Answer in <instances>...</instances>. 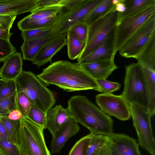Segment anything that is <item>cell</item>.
I'll return each mask as SVG.
<instances>
[{"mask_svg":"<svg viewBox=\"0 0 155 155\" xmlns=\"http://www.w3.org/2000/svg\"><path fill=\"white\" fill-rule=\"evenodd\" d=\"M37 76L45 85H54L67 92L93 89L101 92L96 80L78 63L57 61Z\"/></svg>","mask_w":155,"mask_h":155,"instance_id":"1","label":"cell"},{"mask_svg":"<svg viewBox=\"0 0 155 155\" xmlns=\"http://www.w3.org/2000/svg\"><path fill=\"white\" fill-rule=\"evenodd\" d=\"M68 103L69 116L88 129L91 134L108 136L113 133V119L86 97L72 96Z\"/></svg>","mask_w":155,"mask_h":155,"instance_id":"2","label":"cell"},{"mask_svg":"<svg viewBox=\"0 0 155 155\" xmlns=\"http://www.w3.org/2000/svg\"><path fill=\"white\" fill-rule=\"evenodd\" d=\"M15 80L17 93H24L32 106L46 113L55 104L56 100L53 92L31 71H22Z\"/></svg>","mask_w":155,"mask_h":155,"instance_id":"3","label":"cell"},{"mask_svg":"<svg viewBox=\"0 0 155 155\" xmlns=\"http://www.w3.org/2000/svg\"><path fill=\"white\" fill-rule=\"evenodd\" d=\"M102 0H64L60 7L57 18L52 26L54 36H66L72 26L82 22L85 16Z\"/></svg>","mask_w":155,"mask_h":155,"instance_id":"4","label":"cell"},{"mask_svg":"<svg viewBox=\"0 0 155 155\" xmlns=\"http://www.w3.org/2000/svg\"><path fill=\"white\" fill-rule=\"evenodd\" d=\"M124 89L121 95L129 104H135L149 112L146 78L142 66L139 63L125 66Z\"/></svg>","mask_w":155,"mask_h":155,"instance_id":"5","label":"cell"},{"mask_svg":"<svg viewBox=\"0 0 155 155\" xmlns=\"http://www.w3.org/2000/svg\"><path fill=\"white\" fill-rule=\"evenodd\" d=\"M44 130L27 118H22L18 145L20 155H51Z\"/></svg>","mask_w":155,"mask_h":155,"instance_id":"6","label":"cell"},{"mask_svg":"<svg viewBox=\"0 0 155 155\" xmlns=\"http://www.w3.org/2000/svg\"><path fill=\"white\" fill-rule=\"evenodd\" d=\"M113 9L88 25L85 46L77 59V61L91 52L114 29L120 18V12L114 11Z\"/></svg>","mask_w":155,"mask_h":155,"instance_id":"7","label":"cell"},{"mask_svg":"<svg viewBox=\"0 0 155 155\" xmlns=\"http://www.w3.org/2000/svg\"><path fill=\"white\" fill-rule=\"evenodd\" d=\"M155 15V5L132 15L119 20L114 29L115 50L117 52L124 43L145 22Z\"/></svg>","mask_w":155,"mask_h":155,"instance_id":"8","label":"cell"},{"mask_svg":"<svg viewBox=\"0 0 155 155\" xmlns=\"http://www.w3.org/2000/svg\"><path fill=\"white\" fill-rule=\"evenodd\" d=\"M129 106L139 145L150 155H155V140L151 123V115L135 104H130Z\"/></svg>","mask_w":155,"mask_h":155,"instance_id":"9","label":"cell"},{"mask_svg":"<svg viewBox=\"0 0 155 155\" xmlns=\"http://www.w3.org/2000/svg\"><path fill=\"white\" fill-rule=\"evenodd\" d=\"M155 33V15L142 25L124 43L119 51L122 57L135 58Z\"/></svg>","mask_w":155,"mask_h":155,"instance_id":"10","label":"cell"},{"mask_svg":"<svg viewBox=\"0 0 155 155\" xmlns=\"http://www.w3.org/2000/svg\"><path fill=\"white\" fill-rule=\"evenodd\" d=\"M96 101L100 109L109 116L122 121L127 120L131 117L129 104L121 94H99L96 96Z\"/></svg>","mask_w":155,"mask_h":155,"instance_id":"11","label":"cell"},{"mask_svg":"<svg viewBox=\"0 0 155 155\" xmlns=\"http://www.w3.org/2000/svg\"><path fill=\"white\" fill-rule=\"evenodd\" d=\"M114 29L102 42L77 63L81 64L100 60H114L117 53L115 47Z\"/></svg>","mask_w":155,"mask_h":155,"instance_id":"12","label":"cell"},{"mask_svg":"<svg viewBox=\"0 0 155 155\" xmlns=\"http://www.w3.org/2000/svg\"><path fill=\"white\" fill-rule=\"evenodd\" d=\"M80 130L78 123L69 117L67 120L53 135L50 144L51 153L53 154L59 152L71 137L77 133Z\"/></svg>","mask_w":155,"mask_h":155,"instance_id":"13","label":"cell"},{"mask_svg":"<svg viewBox=\"0 0 155 155\" xmlns=\"http://www.w3.org/2000/svg\"><path fill=\"white\" fill-rule=\"evenodd\" d=\"M66 36L62 34L54 37L42 47L32 63L38 68L49 62H51L54 56L67 45Z\"/></svg>","mask_w":155,"mask_h":155,"instance_id":"14","label":"cell"},{"mask_svg":"<svg viewBox=\"0 0 155 155\" xmlns=\"http://www.w3.org/2000/svg\"><path fill=\"white\" fill-rule=\"evenodd\" d=\"M38 0H2L0 2V15L14 16L34 11Z\"/></svg>","mask_w":155,"mask_h":155,"instance_id":"15","label":"cell"},{"mask_svg":"<svg viewBox=\"0 0 155 155\" xmlns=\"http://www.w3.org/2000/svg\"><path fill=\"white\" fill-rule=\"evenodd\" d=\"M80 65L96 80L106 79L118 68L114 60H100Z\"/></svg>","mask_w":155,"mask_h":155,"instance_id":"16","label":"cell"},{"mask_svg":"<svg viewBox=\"0 0 155 155\" xmlns=\"http://www.w3.org/2000/svg\"><path fill=\"white\" fill-rule=\"evenodd\" d=\"M112 145L121 155H141L136 140L123 134L113 133L108 136Z\"/></svg>","mask_w":155,"mask_h":155,"instance_id":"17","label":"cell"},{"mask_svg":"<svg viewBox=\"0 0 155 155\" xmlns=\"http://www.w3.org/2000/svg\"><path fill=\"white\" fill-rule=\"evenodd\" d=\"M23 59L21 53L16 52L6 59L0 68L1 79L6 81L15 80L23 71Z\"/></svg>","mask_w":155,"mask_h":155,"instance_id":"18","label":"cell"},{"mask_svg":"<svg viewBox=\"0 0 155 155\" xmlns=\"http://www.w3.org/2000/svg\"><path fill=\"white\" fill-rule=\"evenodd\" d=\"M69 117L66 109L60 105H56L46 113V129L53 135Z\"/></svg>","mask_w":155,"mask_h":155,"instance_id":"19","label":"cell"},{"mask_svg":"<svg viewBox=\"0 0 155 155\" xmlns=\"http://www.w3.org/2000/svg\"><path fill=\"white\" fill-rule=\"evenodd\" d=\"M134 58L142 65L155 72V33Z\"/></svg>","mask_w":155,"mask_h":155,"instance_id":"20","label":"cell"},{"mask_svg":"<svg viewBox=\"0 0 155 155\" xmlns=\"http://www.w3.org/2000/svg\"><path fill=\"white\" fill-rule=\"evenodd\" d=\"M54 37L41 39L24 41L20 47L22 53L23 58L25 60L33 61L44 45Z\"/></svg>","mask_w":155,"mask_h":155,"instance_id":"21","label":"cell"},{"mask_svg":"<svg viewBox=\"0 0 155 155\" xmlns=\"http://www.w3.org/2000/svg\"><path fill=\"white\" fill-rule=\"evenodd\" d=\"M66 36L68 57L72 60L77 59L84 49L86 43L81 42L70 29L67 31Z\"/></svg>","mask_w":155,"mask_h":155,"instance_id":"22","label":"cell"},{"mask_svg":"<svg viewBox=\"0 0 155 155\" xmlns=\"http://www.w3.org/2000/svg\"><path fill=\"white\" fill-rule=\"evenodd\" d=\"M142 66L146 79L149 112L152 116L155 114V72Z\"/></svg>","mask_w":155,"mask_h":155,"instance_id":"23","label":"cell"},{"mask_svg":"<svg viewBox=\"0 0 155 155\" xmlns=\"http://www.w3.org/2000/svg\"><path fill=\"white\" fill-rule=\"evenodd\" d=\"M0 119L6 130L8 140L18 146L19 144L21 119L14 121L8 119L6 116L0 117Z\"/></svg>","mask_w":155,"mask_h":155,"instance_id":"24","label":"cell"},{"mask_svg":"<svg viewBox=\"0 0 155 155\" xmlns=\"http://www.w3.org/2000/svg\"><path fill=\"white\" fill-rule=\"evenodd\" d=\"M112 0H102L85 16L82 22L88 25L112 10L114 7Z\"/></svg>","mask_w":155,"mask_h":155,"instance_id":"25","label":"cell"},{"mask_svg":"<svg viewBox=\"0 0 155 155\" xmlns=\"http://www.w3.org/2000/svg\"><path fill=\"white\" fill-rule=\"evenodd\" d=\"M125 11L120 13V18L135 14L151 5H155V0H124Z\"/></svg>","mask_w":155,"mask_h":155,"instance_id":"26","label":"cell"},{"mask_svg":"<svg viewBox=\"0 0 155 155\" xmlns=\"http://www.w3.org/2000/svg\"><path fill=\"white\" fill-rule=\"evenodd\" d=\"M60 6L47 7L36 10L18 22L22 24L41 19L58 14Z\"/></svg>","mask_w":155,"mask_h":155,"instance_id":"27","label":"cell"},{"mask_svg":"<svg viewBox=\"0 0 155 155\" xmlns=\"http://www.w3.org/2000/svg\"><path fill=\"white\" fill-rule=\"evenodd\" d=\"M58 14L41 19L22 24H18V28L21 31L31 29L52 27L56 23Z\"/></svg>","mask_w":155,"mask_h":155,"instance_id":"28","label":"cell"},{"mask_svg":"<svg viewBox=\"0 0 155 155\" xmlns=\"http://www.w3.org/2000/svg\"><path fill=\"white\" fill-rule=\"evenodd\" d=\"M21 36L24 41L41 39L53 36L52 26L21 31Z\"/></svg>","mask_w":155,"mask_h":155,"instance_id":"29","label":"cell"},{"mask_svg":"<svg viewBox=\"0 0 155 155\" xmlns=\"http://www.w3.org/2000/svg\"><path fill=\"white\" fill-rule=\"evenodd\" d=\"M92 134L86 155H95L100 149L110 140L108 136Z\"/></svg>","mask_w":155,"mask_h":155,"instance_id":"30","label":"cell"},{"mask_svg":"<svg viewBox=\"0 0 155 155\" xmlns=\"http://www.w3.org/2000/svg\"><path fill=\"white\" fill-rule=\"evenodd\" d=\"M16 102V109L21 113L24 117L27 118L32 107L31 102L28 97L23 92L17 93Z\"/></svg>","mask_w":155,"mask_h":155,"instance_id":"31","label":"cell"},{"mask_svg":"<svg viewBox=\"0 0 155 155\" xmlns=\"http://www.w3.org/2000/svg\"><path fill=\"white\" fill-rule=\"evenodd\" d=\"M92 136V134L90 133L78 141L70 151L68 155H86Z\"/></svg>","mask_w":155,"mask_h":155,"instance_id":"32","label":"cell"},{"mask_svg":"<svg viewBox=\"0 0 155 155\" xmlns=\"http://www.w3.org/2000/svg\"><path fill=\"white\" fill-rule=\"evenodd\" d=\"M27 118L36 125L46 129V113L39 109L32 106Z\"/></svg>","mask_w":155,"mask_h":155,"instance_id":"33","label":"cell"},{"mask_svg":"<svg viewBox=\"0 0 155 155\" xmlns=\"http://www.w3.org/2000/svg\"><path fill=\"white\" fill-rule=\"evenodd\" d=\"M17 92L11 96L0 100V116H7L16 109V98Z\"/></svg>","mask_w":155,"mask_h":155,"instance_id":"34","label":"cell"},{"mask_svg":"<svg viewBox=\"0 0 155 155\" xmlns=\"http://www.w3.org/2000/svg\"><path fill=\"white\" fill-rule=\"evenodd\" d=\"M16 51L10 40L0 38V62L4 61Z\"/></svg>","mask_w":155,"mask_h":155,"instance_id":"35","label":"cell"},{"mask_svg":"<svg viewBox=\"0 0 155 155\" xmlns=\"http://www.w3.org/2000/svg\"><path fill=\"white\" fill-rule=\"evenodd\" d=\"M88 25L84 22H78L71 27L69 29L73 31L81 42L86 43L88 32Z\"/></svg>","mask_w":155,"mask_h":155,"instance_id":"36","label":"cell"},{"mask_svg":"<svg viewBox=\"0 0 155 155\" xmlns=\"http://www.w3.org/2000/svg\"><path fill=\"white\" fill-rule=\"evenodd\" d=\"M96 81L101 92L103 94H112L119 90L121 86V84L118 82H112L106 79H99Z\"/></svg>","mask_w":155,"mask_h":155,"instance_id":"37","label":"cell"},{"mask_svg":"<svg viewBox=\"0 0 155 155\" xmlns=\"http://www.w3.org/2000/svg\"><path fill=\"white\" fill-rule=\"evenodd\" d=\"M0 151L3 155H20L18 146L8 140L0 141Z\"/></svg>","mask_w":155,"mask_h":155,"instance_id":"38","label":"cell"},{"mask_svg":"<svg viewBox=\"0 0 155 155\" xmlns=\"http://www.w3.org/2000/svg\"><path fill=\"white\" fill-rule=\"evenodd\" d=\"M16 92L15 80L7 81L0 88V100L8 97Z\"/></svg>","mask_w":155,"mask_h":155,"instance_id":"39","label":"cell"},{"mask_svg":"<svg viewBox=\"0 0 155 155\" xmlns=\"http://www.w3.org/2000/svg\"><path fill=\"white\" fill-rule=\"evenodd\" d=\"M64 1V0H38L37 8L35 11L47 7L61 6L63 4Z\"/></svg>","mask_w":155,"mask_h":155,"instance_id":"40","label":"cell"},{"mask_svg":"<svg viewBox=\"0 0 155 155\" xmlns=\"http://www.w3.org/2000/svg\"><path fill=\"white\" fill-rule=\"evenodd\" d=\"M16 16L0 15V28L11 29Z\"/></svg>","mask_w":155,"mask_h":155,"instance_id":"41","label":"cell"},{"mask_svg":"<svg viewBox=\"0 0 155 155\" xmlns=\"http://www.w3.org/2000/svg\"><path fill=\"white\" fill-rule=\"evenodd\" d=\"M6 116L9 119L14 121L21 120L24 117L21 113L17 109L13 110Z\"/></svg>","mask_w":155,"mask_h":155,"instance_id":"42","label":"cell"},{"mask_svg":"<svg viewBox=\"0 0 155 155\" xmlns=\"http://www.w3.org/2000/svg\"><path fill=\"white\" fill-rule=\"evenodd\" d=\"M10 29L0 28V38L10 40L13 33L10 32Z\"/></svg>","mask_w":155,"mask_h":155,"instance_id":"43","label":"cell"},{"mask_svg":"<svg viewBox=\"0 0 155 155\" xmlns=\"http://www.w3.org/2000/svg\"><path fill=\"white\" fill-rule=\"evenodd\" d=\"M8 139V136L6 130L0 119V141Z\"/></svg>","mask_w":155,"mask_h":155,"instance_id":"44","label":"cell"},{"mask_svg":"<svg viewBox=\"0 0 155 155\" xmlns=\"http://www.w3.org/2000/svg\"><path fill=\"white\" fill-rule=\"evenodd\" d=\"M126 9L124 0H120L118 3L114 6L113 10L120 13L124 12Z\"/></svg>","mask_w":155,"mask_h":155,"instance_id":"45","label":"cell"},{"mask_svg":"<svg viewBox=\"0 0 155 155\" xmlns=\"http://www.w3.org/2000/svg\"><path fill=\"white\" fill-rule=\"evenodd\" d=\"M109 141L101 148L99 155H110L109 145Z\"/></svg>","mask_w":155,"mask_h":155,"instance_id":"46","label":"cell"},{"mask_svg":"<svg viewBox=\"0 0 155 155\" xmlns=\"http://www.w3.org/2000/svg\"><path fill=\"white\" fill-rule=\"evenodd\" d=\"M110 155H121L112 144L110 140L109 141Z\"/></svg>","mask_w":155,"mask_h":155,"instance_id":"47","label":"cell"},{"mask_svg":"<svg viewBox=\"0 0 155 155\" xmlns=\"http://www.w3.org/2000/svg\"><path fill=\"white\" fill-rule=\"evenodd\" d=\"M6 81L0 79V88L2 87Z\"/></svg>","mask_w":155,"mask_h":155,"instance_id":"48","label":"cell"},{"mask_svg":"<svg viewBox=\"0 0 155 155\" xmlns=\"http://www.w3.org/2000/svg\"><path fill=\"white\" fill-rule=\"evenodd\" d=\"M119 1L120 0H112V3L114 5H115L118 3Z\"/></svg>","mask_w":155,"mask_h":155,"instance_id":"49","label":"cell"},{"mask_svg":"<svg viewBox=\"0 0 155 155\" xmlns=\"http://www.w3.org/2000/svg\"><path fill=\"white\" fill-rule=\"evenodd\" d=\"M101 149V148H100ZM100 150L98 151V152L97 153L95 154V155H99V152H100Z\"/></svg>","mask_w":155,"mask_h":155,"instance_id":"50","label":"cell"},{"mask_svg":"<svg viewBox=\"0 0 155 155\" xmlns=\"http://www.w3.org/2000/svg\"><path fill=\"white\" fill-rule=\"evenodd\" d=\"M0 155H3L0 151Z\"/></svg>","mask_w":155,"mask_h":155,"instance_id":"51","label":"cell"},{"mask_svg":"<svg viewBox=\"0 0 155 155\" xmlns=\"http://www.w3.org/2000/svg\"><path fill=\"white\" fill-rule=\"evenodd\" d=\"M2 0H0V2H1Z\"/></svg>","mask_w":155,"mask_h":155,"instance_id":"52","label":"cell"},{"mask_svg":"<svg viewBox=\"0 0 155 155\" xmlns=\"http://www.w3.org/2000/svg\"></svg>","mask_w":155,"mask_h":155,"instance_id":"53","label":"cell"},{"mask_svg":"<svg viewBox=\"0 0 155 155\" xmlns=\"http://www.w3.org/2000/svg\"></svg>","mask_w":155,"mask_h":155,"instance_id":"54","label":"cell"}]
</instances>
